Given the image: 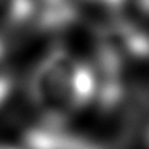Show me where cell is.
<instances>
[{
  "label": "cell",
  "instance_id": "1",
  "mask_svg": "<svg viewBox=\"0 0 149 149\" xmlns=\"http://www.w3.org/2000/svg\"><path fill=\"white\" fill-rule=\"evenodd\" d=\"M77 58L56 45L37 63L27 84L29 98L42 114V122L66 123L72 111L71 77Z\"/></svg>",
  "mask_w": 149,
  "mask_h": 149
},
{
  "label": "cell",
  "instance_id": "2",
  "mask_svg": "<svg viewBox=\"0 0 149 149\" xmlns=\"http://www.w3.org/2000/svg\"><path fill=\"white\" fill-rule=\"evenodd\" d=\"M98 74L93 63L77 59L71 77V103L72 111H79L96 103Z\"/></svg>",
  "mask_w": 149,
  "mask_h": 149
},
{
  "label": "cell",
  "instance_id": "3",
  "mask_svg": "<svg viewBox=\"0 0 149 149\" xmlns=\"http://www.w3.org/2000/svg\"><path fill=\"white\" fill-rule=\"evenodd\" d=\"M36 0H0V29H21L34 23Z\"/></svg>",
  "mask_w": 149,
  "mask_h": 149
},
{
  "label": "cell",
  "instance_id": "4",
  "mask_svg": "<svg viewBox=\"0 0 149 149\" xmlns=\"http://www.w3.org/2000/svg\"><path fill=\"white\" fill-rule=\"evenodd\" d=\"M80 5H95V7L101 8V10L107 11L112 16H117V13L120 11V8L128 2V0H79Z\"/></svg>",
  "mask_w": 149,
  "mask_h": 149
},
{
  "label": "cell",
  "instance_id": "5",
  "mask_svg": "<svg viewBox=\"0 0 149 149\" xmlns=\"http://www.w3.org/2000/svg\"><path fill=\"white\" fill-rule=\"evenodd\" d=\"M15 90V79L10 72H0V107L10 100Z\"/></svg>",
  "mask_w": 149,
  "mask_h": 149
},
{
  "label": "cell",
  "instance_id": "6",
  "mask_svg": "<svg viewBox=\"0 0 149 149\" xmlns=\"http://www.w3.org/2000/svg\"><path fill=\"white\" fill-rule=\"evenodd\" d=\"M138 5L146 15H149V0H138Z\"/></svg>",
  "mask_w": 149,
  "mask_h": 149
},
{
  "label": "cell",
  "instance_id": "7",
  "mask_svg": "<svg viewBox=\"0 0 149 149\" xmlns=\"http://www.w3.org/2000/svg\"><path fill=\"white\" fill-rule=\"evenodd\" d=\"M5 53H7V43H5V40L0 37V59L5 56Z\"/></svg>",
  "mask_w": 149,
  "mask_h": 149
},
{
  "label": "cell",
  "instance_id": "8",
  "mask_svg": "<svg viewBox=\"0 0 149 149\" xmlns=\"http://www.w3.org/2000/svg\"><path fill=\"white\" fill-rule=\"evenodd\" d=\"M0 149H23L18 146H11V144H0Z\"/></svg>",
  "mask_w": 149,
  "mask_h": 149
},
{
  "label": "cell",
  "instance_id": "9",
  "mask_svg": "<svg viewBox=\"0 0 149 149\" xmlns=\"http://www.w3.org/2000/svg\"><path fill=\"white\" fill-rule=\"evenodd\" d=\"M148 139H149V133H148Z\"/></svg>",
  "mask_w": 149,
  "mask_h": 149
}]
</instances>
